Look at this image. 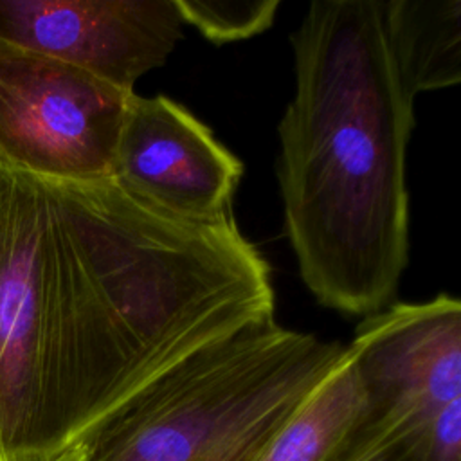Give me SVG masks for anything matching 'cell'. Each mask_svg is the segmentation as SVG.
Segmentation results:
<instances>
[{
  "label": "cell",
  "instance_id": "6da1fadb",
  "mask_svg": "<svg viewBox=\"0 0 461 461\" xmlns=\"http://www.w3.org/2000/svg\"><path fill=\"white\" fill-rule=\"evenodd\" d=\"M276 317L232 214L0 166V461H50L194 349Z\"/></svg>",
  "mask_w": 461,
  "mask_h": 461
},
{
  "label": "cell",
  "instance_id": "7a4b0ae2",
  "mask_svg": "<svg viewBox=\"0 0 461 461\" xmlns=\"http://www.w3.org/2000/svg\"><path fill=\"white\" fill-rule=\"evenodd\" d=\"M295 90L277 124L285 230L308 292L366 317L409 261L414 95L398 76L382 0H315L290 36Z\"/></svg>",
  "mask_w": 461,
  "mask_h": 461
},
{
  "label": "cell",
  "instance_id": "3957f363",
  "mask_svg": "<svg viewBox=\"0 0 461 461\" xmlns=\"http://www.w3.org/2000/svg\"><path fill=\"white\" fill-rule=\"evenodd\" d=\"M346 351L276 317L245 326L140 387L83 441L85 459L256 461Z\"/></svg>",
  "mask_w": 461,
  "mask_h": 461
},
{
  "label": "cell",
  "instance_id": "277c9868",
  "mask_svg": "<svg viewBox=\"0 0 461 461\" xmlns=\"http://www.w3.org/2000/svg\"><path fill=\"white\" fill-rule=\"evenodd\" d=\"M135 92L0 41V166L40 178H112Z\"/></svg>",
  "mask_w": 461,
  "mask_h": 461
},
{
  "label": "cell",
  "instance_id": "5b68a950",
  "mask_svg": "<svg viewBox=\"0 0 461 461\" xmlns=\"http://www.w3.org/2000/svg\"><path fill=\"white\" fill-rule=\"evenodd\" d=\"M366 414L421 439L461 409V301L438 294L362 317L348 344Z\"/></svg>",
  "mask_w": 461,
  "mask_h": 461
},
{
  "label": "cell",
  "instance_id": "8992f818",
  "mask_svg": "<svg viewBox=\"0 0 461 461\" xmlns=\"http://www.w3.org/2000/svg\"><path fill=\"white\" fill-rule=\"evenodd\" d=\"M173 0H2L0 41L133 92L182 38Z\"/></svg>",
  "mask_w": 461,
  "mask_h": 461
},
{
  "label": "cell",
  "instance_id": "52a82bcc",
  "mask_svg": "<svg viewBox=\"0 0 461 461\" xmlns=\"http://www.w3.org/2000/svg\"><path fill=\"white\" fill-rule=\"evenodd\" d=\"M241 176V160L187 108L164 94L131 95L112 171L128 191L176 216L216 221L232 214Z\"/></svg>",
  "mask_w": 461,
  "mask_h": 461
},
{
  "label": "cell",
  "instance_id": "ba28073f",
  "mask_svg": "<svg viewBox=\"0 0 461 461\" xmlns=\"http://www.w3.org/2000/svg\"><path fill=\"white\" fill-rule=\"evenodd\" d=\"M394 67L407 90L461 83V0H382Z\"/></svg>",
  "mask_w": 461,
  "mask_h": 461
},
{
  "label": "cell",
  "instance_id": "9c48e42d",
  "mask_svg": "<svg viewBox=\"0 0 461 461\" xmlns=\"http://www.w3.org/2000/svg\"><path fill=\"white\" fill-rule=\"evenodd\" d=\"M366 416V396L349 349L285 421L256 461H333Z\"/></svg>",
  "mask_w": 461,
  "mask_h": 461
},
{
  "label": "cell",
  "instance_id": "30bf717a",
  "mask_svg": "<svg viewBox=\"0 0 461 461\" xmlns=\"http://www.w3.org/2000/svg\"><path fill=\"white\" fill-rule=\"evenodd\" d=\"M184 25L216 45L249 40L276 20L279 0H173Z\"/></svg>",
  "mask_w": 461,
  "mask_h": 461
},
{
  "label": "cell",
  "instance_id": "8fae6325",
  "mask_svg": "<svg viewBox=\"0 0 461 461\" xmlns=\"http://www.w3.org/2000/svg\"><path fill=\"white\" fill-rule=\"evenodd\" d=\"M333 461H423L421 438L366 414Z\"/></svg>",
  "mask_w": 461,
  "mask_h": 461
},
{
  "label": "cell",
  "instance_id": "7c38bea8",
  "mask_svg": "<svg viewBox=\"0 0 461 461\" xmlns=\"http://www.w3.org/2000/svg\"><path fill=\"white\" fill-rule=\"evenodd\" d=\"M50 461H86V459H85V445L79 443L77 447H74V448L63 452L61 456H58V457H54V459H50Z\"/></svg>",
  "mask_w": 461,
  "mask_h": 461
}]
</instances>
